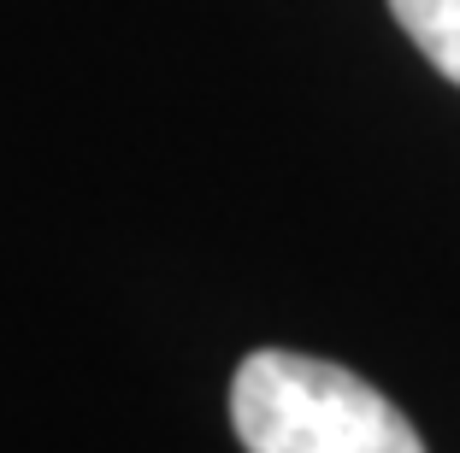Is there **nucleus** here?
I'll list each match as a JSON object with an SVG mask.
<instances>
[{
	"label": "nucleus",
	"instance_id": "nucleus-1",
	"mask_svg": "<svg viewBox=\"0 0 460 453\" xmlns=\"http://www.w3.org/2000/svg\"><path fill=\"white\" fill-rule=\"evenodd\" d=\"M230 418L248 453H425L420 430L366 377L284 347L243 360Z\"/></svg>",
	"mask_w": 460,
	"mask_h": 453
},
{
	"label": "nucleus",
	"instance_id": "nucleus-2",
	"mask_svg": "<svg viewBox=\"0 0 460 453\" xmlns=\"http://www.w3.org/2000/svg\"><path fill=\"white\" fill-rule=\"evenodd\" d=\"M390 13L413 36V48L448 83H460V0H390Z\"/></svg>",
	"mask_w": 460,
	"mask_h": 453
}]
</instances>
